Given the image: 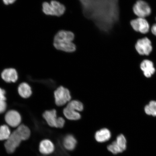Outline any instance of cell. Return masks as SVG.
<instances>
[{
	"label": "cell",
	"mask_w": 156,
	"mask_h": 156,
	"mask_svg": "<svg viewBox=\"0 0 156 156\" xmlns=\"http://www.w3.org/2000/svg\"><path fill=\"white\" fill-rule=\"evenodd\" d=\"M5 93V90L0 88V101H5L6 100Z\"/></svg>",
	"instance_id": "cell-25"
},
{
	"label": "cell",
	"mask_w": 156,
	"mask_h": 156,
	"mask_svg": "<svg viewBox=\"0 0 156 156\" xmlns=\"http://www.w3.org/2000/svg\"><path fill=\"white\" fill-rule=\"evenodd\" d=\"M85 18L99 31L109 34L119 21V0H78Z\"/></svg>",
	"instance_id": "cell-1"
},
{
	"label": "cell",
	"mask_w": 156,
	"mask_h": 156,
	"mask_svg": "<svg viewBox=\"0 0 156 156\" xmlns=\"http://www.w3.org/2000/svg\"><path fill=\"white\" fill-rule=\"evenodd\" d=\"M42 7L45 14L57 16L63 15L66 10L64 5L55 1H52L50 3L44 2Z\"/></svg>",
	"instance_id": "cell-3"
},
{
	"label": "cell",
	"mask_w": 156,
	"mask_h": 156,
	"mask_svg": "<svg viewBox=\"0 0 156 156\" xmlns=\"http://www.w3.org/2000/svg\"><path fill=\"white\" fill-rule=\"evenodd\" d=\"M63 114L66 118L71 120H77L80 119L81 115L79 112L66 107L63 110Z\"/></svg>",
	"instance_id": "cell-17"
},
{
	"label": "cell",
	"mask_w": 156,
	"mask_h": 156,
	"mask_svg": "<svg viewBox=\"0 0 156 156\" xmlns=\"http://www.w3.org/2000/svg\"><path fill=\"white\" fill-rule=\"evenodd\" d=\"M127 141L125 136L120 134L116 137L115 141L107 146L108 151L114 154L122 153L126 149Z\"/></svg>",
	"instance_id": "cell-4"
},
{
	"label": "cell",
	"mask_w": 156,
	"mask_h": 156,
	"mask_svg": "<svg viewBox=\"0 0 156 156\" xmlns=\"http://www.w3.org/2000/svg\"><path fill=\"white\" fill-rule=\"evenodd\" d=\"M145 112L149 115L156 116V101H151L145 107Z\"/></svg>",
	"instance_id": "cell-21"
},
{
	"label": "cell",
	"mask_w": 156,
	"mask_h": 156,
	"mask_svg": "<svg viewBox=\"0 0 156 156\" xmlns=\"http://www.w3.org/2000/svg\"><path fill=\"white\" fill-rule=\"evenodd\" d=\"M11 134V130L8 126L4 125L0 126V141H6Z\"/></svg>",
	"instance_id": "cell-20"
},
{
	"label": "cell",
	"mask_w": 156,
	"mask_h": 156,
	"mask_svg": "<svg viewBox=\"0 0 156 156\" xmlns=\"http://www.w3.org/2000/svg\"><path fill=\"white\" fill-rule=\"evenodd\" d=\"M40 153L44 155L51 154L55 150V146L52 141L49 139L42 140L39 146Z\"/></svg>",
	"instance_id": "cell-11"
},
{
	"label": "cell",
	"mask_w": 156,
	"mask_h": 156,
	"mask_svg": "<svg viewBox=\"0 0 156 156\" xmlns=\"http://www.w3.org/2000/svg\"><path fill=\"white\" fill-rule=\"evenodd\" d=\"M6 107L7 105L5 101H0V114L5 112Z\"/></svg>",
	"instance_id": "cell-24"
},
{
	"label": "cell",
	"mask_w": 156,
	"mask_h": 156,
	"mask_svg": "<svg viewBox=\"0 0 156 156\" xmlns=\"http://www.w3.org/2000/svg\"><path fill=\"white\" fill-rule=\"evenodd\" d=\"M56 104L58 106H62L68 102H69L71 99L70 91L63 87H60L54 92Z\"/></svg>",
	"instance_id": "cell-6"
},
{
	"label": "cell",
	"mask_w": 156,
	"mask_h": 156,
	"mask_svg": "<svg viewBox=\"0 0 156 156\" xmlns=\"http://www.w3.org/2000/svg\"><path fill=\"white\" fill-rule=\"evenodd\" d=\"M18 92L21 97L25 98H28L32 94L30 86L26 83H23L20 85L18 87Z\"/></svg>",
	"instance_id": "cell-18"
},
{
	"label": "cell",
	"mask_w": 156,
	"mask_h": 156,
	"mask_svg": "<svg viewBox=\"0 0 156 156\" xmlns=\"http://www.w3.org/2000/svg\"><path fill=\"white\" fill-rule=\"evenodd\" d=\"M23 141L22 137L16 130L12 133L9 139L5 141V147L8 153H14Z\"/></svg>",
	"instance_id": "cell-5"
},
{
	"label": "cell",
	"mask_w": 156,
	"mask_h": 156,
	"mask_svg": "<svg viewBox=\"0 0 156 156\" xmlns=\"http://www.w3.org/2000/svg\"><path fill=\"white\" fill-rule=\"evenodd\" d=\"M16 0H3L4 3L5 4L8 5L14 2Z\"/></svg>",
	"instance_id": "cell-27"
},
{
	"label": "cell",
	"mask_w": 156,
	"mask_h": 156,
	"mask_svg": "<svg viewBox=\"0 0 156 156\" xmlns=\"http://www.w3.org/2000/svg\"><path fill=\"white\" fill-rule=\"evenodd\" d=\"M65 121L62 117H58V118L57 126L56 128H62L65 124Z\"/></svg>",
	"instance_id": "cell-23"
},
{
	"label": "cell",
	"mask_w": 156,
	"mask_h": 156,
	"mask_svg": "<svg viewBox=\"0 0 156 156\" xmlns=\"http://www.w3.org/2000/svg\"><path fill=\"white\" fill-rule=\"evenodd\" d=\"M67 107L79 112H81L83 109V103L77 100L70 101L68 103Z\"/></svg>",
	"instance_id": "cell-22"
},
{
	"label": "cell",
	"mask_w": 156,
	"mask_h": 156,
	"mask_svg": "<svg viewBox=\"0 0 156 156\" xmlns=\"http://www.w3.org/2000/svg\"><path fill=\"white\" fill-rule=\"evenodd\" d=\"M140 68L144 75L147 78L151 77L155 71L153 62L149 60H144L140 64Z\"/></svg>",
	"instance_id": "cell-12"
},
{
	"label": "cell",
	"mask_w": 156,
	"mask_h": 156,
	"mask_svg": "<svg viewBox=\"0 0 156 156\" xmlns=\"http://www.w3.org/2000/svg\"><path fill=\"white\" fill-rule=\"evenodd\" d=\"M77 141L72 134H68L65 136L63 141V145L65 149L68 151H73L76 146Z\"/></svg>",
	"instance_id": "cell-16"
},
{
	"label": "cell",
	"mask_w": 156,
	"mask_h": 156,
	"mask_svg": "<svg viewBox=\"0 0 156 156\" xmlns=\"http://www.w3.org/2000/svg\"><path fill=\"white\" fill-rule=\"evenodd\" d=\"M43 117L49 126L56 128L58 118L55 110L46 111L43 114Z\"/></svg>",
	"instance_id": "cell-15"
},
{
	"label": "cell",
	"mask_w": 156,
	"mask_h": 156,
	"mask_svg": "<svg viewBox=\"0 0 156 156\" xmlns=\"http://www.w3.org/2000/svg\"><path fill=\"white\" fill-rule=\"evenodd\" d=\"M135 48L138 53L142 55H148L153 50L151 41L147 37L138 40L135 45Z\"/></svg>",
	"instance_id": "cell-8"
},
{
	"label": "cell",
	"mask_w": 156,
	"mask_h": 156,
	"mask_svg": "<svg viewBox=\"0 0 156 156\" xmlns=\"http://www.w3.org/2000/svg\"><path fill=\"white\" fill-rule=\"evenodd\" d=\"M75 35L70 31L60 30L55 36L54 45L57 50L68 52L75 51L76 46L73 42Z\"/></svg>",
	"instance_id": "cell-2"
},
{
	"label": "cell",
	"mask_w": 156,
	"mask_h": 156,
	"mask_svg": "<svg viewBox=\"0 0 156 156\" xmlns=\"http://www.w3.org/2000/svg\"><path fill=\"white\" fill-rule=\"evenodd\" d=\"M5 119L9 126L13 128L17 127L20 125L21 117L16 111L10 110L6 114Z\"/></svg>",
	"instance_id": "cell-10"
},
{
	"label": "cell",
	"mask_w": 156,
	"mask_h": 156,
	"mask_svg": "<svg viewBox=\"0 0 156 156\" xmlns=\"http://www.w3.org/2000/svg\"><path fill=\"white\" fill-rule=\"evenodd\" d=\"M112 133L108 129H101L95 133V138L99 143H103L107 142L111 139Z\"/></svg>",
	"instance_id": "cell-13"
},
{
	"label": "cell",
	"mask_w": 156,
	"mask_h": 156,
	"mask_svg": "<svg viewBox=\"0 0 156 156\" xmlns=\"http://www.w3.org/2000/svg\"><path fill=\"white\" fill-rule=\"evenodd\" d=\"M2 78L7 83H15L18 79L16 70L13 68L5 69L1 74Z\"/></svg>",
	"instance_id": "cell-14"
},
{
	"label": "cell",
	"mask_w": 156,
	"mask_h": 156,
	"mask_svg": "<svg viewBox=\"0 0 156 156\" xmlns=\"http://www.w3.org/2000/svg\"><path fill=\"white\" fill-rule=\"evenodd\" d=\"M16 131L20 134L23 141L28 140L30 136L31 132L30 129L24 125H21L17 127Z\"/></svg>",
	"instance_id": "cell-19"
},
{
	"label": "cell",
	"mask_w": 156,
	"mask_h": 156,
	"mask_svg": "<svg viewBox=\"0 0 156 156\" xmlns=\"http://www.w3.org/2000/svg\"><path fill=\"white\" fill-rule=\"evenodd\" d=\"M133 12L138 17L145 18L151 15V10L148 4L143 0H138L133 5Z\"/></svg>",
	"instance_id": "cell-7"
},
{
	"label": "cell",
	"mask_w": 156,
	"mask_h": 156,
	"mask_svg": "<svg viewBox=\"0 0 156 156\" xmlns=\"http://www.w3.org/2000/svg\"><path fill=\"white\" fill-rule=\"evenodd\" d=\"M130 25L134 30L142 34H147L150 30L149 23L145 18L138 17L133 20L130 21Z\"/></svg>",
	"instance_id": "cell-9"
},
{
	"label": "cell",
	"mask_w": 156,
	"mask_h": 156,
	"mask_svg": "<svg viewBox=\"0 0 156 156\" xmlns=\"http://www.w3.org/2000/svg\"><path fill=\"white\" fill-rule=\"evenodd\" d=\"M151 31L152 34L156 36V23L154 24L151 28Z\"/></svg>",
	"instance_id": "cell-26"
}]
</instances>
